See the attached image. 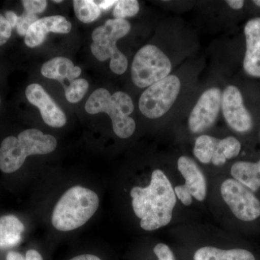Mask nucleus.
Instances as JSON below:
<instances>
[{
    "label": "nucleus",
    "mask_w": 260,
    "mask_h": 260,
    "mask_svg": "<svg viewBox=\"0 0 260 260\" xmlns=\"http://www.w3.org/2000/svg\"><path fill=\"white\" fill-rule=\"evenodd\" d=\"M130 29L131 25L127 20L111 19L92 34V54L101 61L110 59V69L116 75L124 74L128 67L127 59L116 47V42L129 34Z\"/></svg>",
    "instance_id": "5"
},
{
    "label": "nucleus",
    "mask_w": 260,
    "mask_h": 260,
    "mask_svg": "<svg viewBox=\"0 0 260 260\" xmlns=\"http://www.w3.org/2000/svg\"><path fill=\"white\" fill-rule=\"evenodd\" d=\"M56 146L54 136L37 129L24 130L18 137H7L0 145V171L13 174L23 167L28 156L50 153Z\"/></svg>",
    "instance_id": "3"
},
{
    "label": "nucleus",
    "mask_w": 260,
    "mask_h": 260,
    "mask_svg": "<svg viewBox=\"0 0 260 260\" xmlns=\"http://www.w3.org/2000/svg\"><path fill=\"white\" fill-rule=\"evenodd\" d=\"M241 148L242 145L240 142L234 137L229 136L218 140L212 159V164L216 167H222L227 160L238 156Z\"/></svg>",
    "instance_id": "19"
},
{
    "label": "nucleus",
    "mask_w": 260,
    "mask_h": 260,
    "mask_svg": "<svg viewBox=\"0 0 260 260\" xmlns=\"http://www.w3.org/2000/svg\"><path fill=\"white\" fill-rule=\"evenodd\" d=\"M25 232L23 222L14 215H5L0 218V249H8L18 245Z\"/></svg>",
    "instance_id": "16"
},
{
    "label": "nucleus",
    "mask_w": 260,
    "mask_h": 260,
    "mask_svg": "<svg viewBox=\"0 0 260 260\" xmlns=\"http://www.w3.org/2000/svg\"><path fill=\"white\" fill-rule=\"evenodd\" d=\"M225 203L242 221L250 222L260 216V201L252 191L234 179H228L220 186Z\"/></svg>",
    "instance_id": "8"
},
{
    "label": "nucleus",
    "mask_w": 260,
    "mask_h": 260,
    "mask_svg": "<svg viewBox=\"0 0 260 260\" xmlns=\"http://www.w3.org/2000/svg\"><path fill=\"white\" fill-rule=\"evenodd\" d=\"M222 92L218 88L205 90L198 99L189 117L191 133L199 134L213 125L221 109Z\"/></svg>",
    "instance_id": "9"
},
{
    "label": "nucleus",
    "mask_w": 260,
    "mask_h": 260,
    "mask_svg": "<svg viewBox=\"0 0 260 260\" xmlns=\"http://www.w3.org/2000/svg\"><path fill=\"white\" fill-rule=\"evenodd\" d=\"M153 251L158 260H175L172 251L167 244L162 243L157 244Z\"/></svg>",
    "instance_id": "27"
},
{
    "label": "nucleus",
    "mask_w": 260,
    "mask_h": 260,
    "mask_svg": "<svg viewBox=\"0 0 260 260\" xmlns=\"http://www.w3.org/2000/svg\"><path fill=\"white\" fill-rule=\"evenodd\" d=\"M139 10V3L137 0H121L118 1L114 7L113 15L114 19L125 20L126 18L138 14Z\"/></svg>",
    "instance_id": "23"
},
{
    "label": "nucleus",
    "mask_w": 260,
    "mask_h": 260,
    "mask_svg": "<svg viewBox=\"0 0 260 260\" xmlns=\"http://www.w3.org/2000/svg\"><path fill=\"white\" fill-rule=\"evenodd\" d=\"M172 65L164 51L148 44L135 54L131 68L132 80L137 87H150L170 75Z\"/></svg>",
    "instance_id": "6"
},
{
    "label": "nucleus",
    "mask_w": 260,
    "mask_h": 260,
    "mask_svg": "<svg viewBox=\"0 0 260 260\" xmlns=\"http://www.w3.org/2000/svg\"><path fill=\"white\" fill-rule=\"evenodd\" d=\"M231 174L251 191H257L260 187V160L256 162H235L231 169Z\"/></svg>",
    "instance_id": "17"
},
{
    "label": "nucleus",
    "mask_w": 260,
    "mask_h": 260,
    "mask_svg": "<svg viewBox=\"0 0 260 260\" xmlns=\"http://www.w3.org/2000/svg\"><path fill=\"white\" fill-rule=\"evenodd\" d=\"M69 260H102L99 256L90 254H80V255L75 256Z\"/></svg>",
    "instance_id": "34"
},
{
    "label": "nucleus",
    "mask_w": 260,
    "mask_h": 260,
    "mask_svg": "<svg viewBox=\"0 0 260 260\" xmlns=\"http://www.w3.org/2000/svg\"><path fill=\"white\" fill-rule=\"evenodd\" d=\"M130 196L134 213L140 218L142 229L151 232L170 223L177 198L170 181L162 171L154 170L149 185L134 186Z\"/></svg>",
    "instance_id": "1"
},
{
    "label": "nucleus",
    "mask_w": 260,
    "mask_h": 260,
    "mask_svg": "<svg viewBox=\"0 0 260 260\" xmlns=\"http://www.w3.org/2000/svg\"><path fill=\"white\" fill-rule=\"evenodd\" d=\"M118 1L115 0H104V1L95 2L101 10H107L110 9L114 5H116Z\"/></svg>",
    "instance_id": "30"
},
{
    "label": "nucleus",
    "mask_w": 260,
    "mask_h": 260,
    "mask_svg": "<svg viewBox=\"0 0 260 260\" xmlns=\"http://www.w3.org/2000/svg\"><path fill=\"white\" fill-rule=\"evenodd\" d=\"M221 109L224 118L231 128L238 133L250 131L252 118L246 109L239 89L229 85L222 93Z\"/></svg>",
    "instance_id": "10"
},
{
    "label": "nucleus",
    "mask_w": 260,
    "mask_h": 260,
    "mask_svg": "<svg viewBox=\"0 0 260 260\" xmlns=\"http://www.w3.org/2000/svg\"><path fill=\"white\" fill-rule=\"evenodd\" d=\"M19 16L15 14L13 11H7L5 13V18L10 23L11 28H16L17 23H18Z\"/></svg>",
    "instance_id": "29"
},
{
    "label": "nucleus",
    "mask_w": 260,
    "mask_h": 260,
    "mask_svg": "<svg viewBox=\"0 0 260 260\" xmlns=\"http://www.w3.org/2000/svg\"><path fill=\"white\" fill-rule=\"evenodd\" d=\"M6 260H25V257L18 251H11L7 254Z\"/></svg>",
    "instance_id": "33"
},
{
    "label": "nucleus",
    "mask_w": 260,
    "mask_h": 260,
    "mask_svg": "<svg viewBox=\"0 0 260 260\" xmlns=\"http://www.w3.org/2000/svg\"><path fill=\"white\" fill-rule=\"evenodd\" d=\"M181 82L174 75L153 84L143 92L139 109L149 119H158L169 112L180 93Z\"/></svg>",
    "instance_id": "7"
},
{
    "label": "nucleus",
    "mask_w": 260,
    "mask_h": 260,
    "mask_svg": "<svg viewBox=\"0 0 260 260\" xmlns=\"http://www.w3.org/2000/svg\"><path fill=\"white\" fill-rule=\"evenodd\" d=\"M246 49L244 69L248 75L260 78V18L251 19L244 27Z\"/></svg>",
    "instance_id": "13"
},
{
    "label": "nucleus",
    "mask_w": 260,
    "mask_h": 260,
    "mask_svg": "<svg viewBox=\"0 0 260 260\" xmlns=\"http://www.w3.org/2000/svg\"><path fill=\"white\" fill-rule=\"evenodd\" d=\"M73 6L77 18L84 23H92L100 17L101 9L95 1L75 0Z\"/></svg>",
    "instance_id": "21"
},
{
    "label": "nucleus",
    "mask_w": 260,
    "mask_h": 260,
    "mask_svg": "<svg viewBox=\"0 0 260 260\" xmlns=\"http://www.w3.org/2000/svg\"><path fill=\"white\" fill-rule=\"evenodd\" d=\"M218 140L217 138L210 135H203L198 137L195 141L193 150L194 156L203 164H210L213 158Z\"/></svg>",
    "instance_id": "20"
},
{
    "label": "nucleus",
    "mask_w": 260,
    "mask_h": 260,
    "mask_svg": "<svg viewBox=\"0 0 260 260\" xmlns=\"http://www.w3.org/2000/svg\"><path fill=\"white\" fill-rule=\"evenodd\" d=\"M65 97L72 104L80 102L88 91L89 84L83 78L75 79L68 86L64 85Z\"/></svg>",
    "instance_id": "22"
},
{
    "label": "nucleus",
    "mask_w": 260,
    "mask_h": 260,
    "mask_svg": "<svg viewBox=\"0 0 260 260\" xmlns=\"http://www.w3.org/2000/svg\"><path fill=\"white\" fill-rule=\"evenodd\" d=\"M177 167L185 179L184 187L192 198L198 201H203L207 195L206 179L198 164L192 158L183 155L178 159Z\"/></svg>",
    "instance_id": "14"
},
{
    "label": "nucleus",
    "mask_w": 260,
    "mask_h": 260,
    "mask_svg": "<svg viewBox=\"0 0 260 260\" xmlns=\"http://www.w3.org/2000/svg\"><path fill=\"white\" fill-rule=\"evenodd\" d=\"M71 29V23L61 15L45 17L39 19L29 28L25 43L28 47H37L44 43L49 32L66 34Z\"/></svg>",
    "instance_id": "12"
},
{
    "label": "nucleus",
    "mask_w": 260,
    "mask_h": 260,
    "mask_svg": "<svg viewBox=\"0 0 260 260\" xmlns=\"http://www.w3.org/2000/svg\"><path fill=\"white\" fill-rule=\"evenodd\" d=\"M25 96L30 104L40 111L43 120L47 125L60 128L67 123L66 115L51 99L42 85L30 84L25 90Z\"/></svg>",
    "instance_id": "11"
},
{
    "label": "nucleus",
    "mask_w": 260,
    "mask_h": 260,
    "mask_svg": "<svg viewBox=\"0 0 260 260\" xmlns=\"http://www.w3.org/2000/svg\"><path fill=\"white\" fill-rule=\"evenodd\" d=\"M54 2V3H61V0H59V1H57V0H56V1H53Z\"/></svg>",
    "instance_id": "36"
},
{
    "label": "nucleus",
    "mask_w": 260,
    "mask_h": 260,
    "mask_svg": "<svg viewBox=\"0 0 260 260\" xmlns=\"http://www.w3.org/2000/svg\"><path fill=\"white\" fill-rule=\"evenodd\" d=\"M176 196L180 200L183 205L189 206L192 203V196L184 185H179L174 188Z\"/></svg>",
    "instance_id": "28"
},
{
    "label": "nucleus",
    "mask_w": 260,
    "mask_h": 260,
    "mask_svg": "<svg viewBox=\"0 0 260 260\" xmlns=\"http://www.w3.org/2000/svg\"><path fill=\"white\" fill-rule=\"evenodd\" d=\"M134 109L133 100L128 94L117 91L112 95L105 88L95 90L85 104V111L88 114L107 113L112 119L114 133L123 139L134 134L136 124L129 116Z\"/></svg>",
    "instance_id": "4"
},
{
    "label": "nucleus",
    "mask_w": 260,
    "mask_h": 260,
    "mask_svg": "<svg viewBox=\"0 0 260 260\" xmlns=\"http://www.w3.org/2000/svg\"><path fill=\"white\" fill-rule=\"evenodd\" d=\"M99 198L95 191L77 185L61 195L53 210L51 223L59 232H70L83 226L96 213Z\"/></svg>",
    "instance_id": "2"
},
{
    "label": "nucleus",
    "mask_w": 260,
    "mask_h": 260,
    "mask_svg": "<svg viewBox=\"0 0 260 260\" xmlns=\"http://www.w3.org/2000/svg\"><path fill=\"white\" fill-rule=\"evenodd\" d=\"M0 104H1V99H0Z\"/></svg>",
    "instance_id": "37"
},
{
    "label": "nucleus",
    "mask_w": 260,
    "mask_h": 260,
    "mask_svg": "<svg viewBox=\"0 0 260 260\" xmlns=\"http://www.w3.org/2000/svg\"><path fill=\"white\" fill-rule=\"evenodd\" d=\"M253 3L260 8V0H254V1H253Z\"/></svg>",
    "instance_id": "35"
},
{
    "label": "nucleus",
    "mask_w": 260,
    "mask_h": 260,
    "mask_svg": "<svg viewBox=\"0 0 260 260\" xmlns=\"http://www.w3.org/2000/svg\"><path fill=\"white\" fill-rule=\"evenodd\" d=\"M226 3L234 10L242 9L244 5V1L242 0H227Z\"/></svg>",
    "instance_id": "32"
},
{
    "label": "nucleus",
    "mask_w": 260,
    "mask_h": 260,
    "mask_svg": "<svg viewBox=\"0 0 260 260\" xmlns=\"http://www.w3.org/2000/svg\"><path fill=\"white\" fill-rule=\"evenodd\" d=\"M12 34V28L5 17L0 14V47L6 44Z\"/></svg>",
    "instance_id": "26"
},
{
    "label": "nucleus",
    "mask_w": 260,
    "mask_h": 260,
    "mask_svg": "<svg viewBox=\"0 0 260 260\" xmlns=\"http://www.w3.org/2000/svg\"><path fill=\"white\" fill-rule=\"evenodd\" d=\"M22 4L25 11L37 15L43 13L46 10L47 2L45 0H23Z\"/></svg>",
    "instance_id": "25"
},
{
    "label": "nucleus",
    "mask_w": 260,
    "mask_h": 260,
    "mask_svg": "<svg viewBox=\"0 0 260 260\" xmlns=\"http://www.w3.org/2000/svg\"><path fill=\"white\" fill-rule=\"evenodd\" d=\"M194 260H256L250 251L243 249L223 250L213 246L200 248L194 254Z\"/></svg>",
    "instance_id": "18"
},
{
    "label": "nucleus",
    "mask_w": 260,
    "mask_h": 260,
    "mask_svg": "<svg viewBox=\"0 0 260 260\" xmlns=\"http://www.w3.org/2000/svg\"><path fill=\"white\" fill-rule=\"evenodd\" d=\"M25 260H44L42 254L35 249H30L25 254Z\"/></svg>",
    "instance_id": "31"
},
{
    "label": "nucleus",
    "mask_w": 260,
    "mask_h": 260,
    "mask_svg": "<svg viewBox=\"0 0 260 260\" xmlns=\"http://www.w3.org/2000/svg\"><path fill=\"white\" fill-rule=\"evenodd\" d=\"M38 19L37 15L32 14L28 12L24 11L23 14L19 16L18 23H17V32L21 37H25L29 28L37 22Z\"/></svg>",
    "instance_id": "24"
},
{
    "label": "nucleus",
    "mask_w": 260,
    "mask_h": 260,
    "mask_svg": "<svg viewBox=\"0 0 260 260\" xmlns=\"http://www.w3.org/2000/svg\"><path fill=\"white\" fill-rule=\"evenodd\" d=\"M41 73L45 78L56 80L64 84L65 79L71 83L78 78L81 74V69L80 67L75 66L73 61L68 58L57 56L44 63Z\"/></svg>",
    "instance_id": "15"
}]
</instances>
